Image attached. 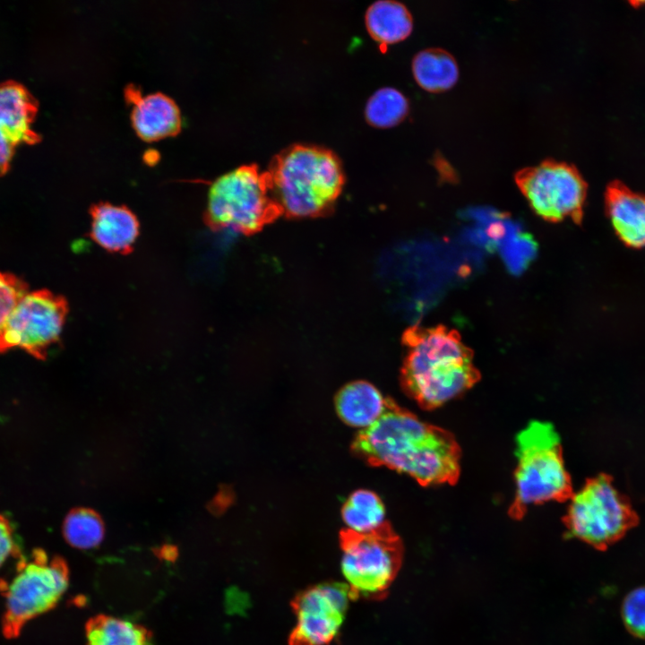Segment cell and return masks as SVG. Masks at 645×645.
<instances>
[{
    "instance_id": "9a60e30c",
    "label": "cell",
    "mask_w": 645,
    "mask_h": 645,
    "mask_svg": "<svg viewBox=\"0 0 645 645\" xmlns=\"http://www.w3.org/2000/svg\"><path fill=\"white\" fill-rule=\"evenodd\" d=\"M37 111L38 101L23 85L13 81L0 84V131L17 145L39 142L31 127Z\"/></svg>"
},
{
    "instance_id": "9c48e42d",
    "label": "cell",
    "mask_w": 645,
    "mask_h": 645,
    "mask_svg": "<svg viewBox=\"0 0 645 645\" xmlns=\"http://www.w3.org/2000/svg\"><path fill=\"white\" fill-rule=\"evenodd\" d=\"M515 182L532 211L543 219H570L581 223L587 185L573 166L546 159L518 171Z\"/></svg>"
},
{
    "instance_id": "d4e9b609",
    "label": "cell",
    "mask_w": 645,
    "mask_h": 645,
    "mask_svg": "<svg viewBox=\"0 0 645 645\" xmlns=\"http://www.w3.org/2000/svg\"><path fill=\"white\" fill-rule=\"evenodd\" d=\"M18 553L13 528L6 518L0 514V569Z\"/></svg>"
},
{
    "instance_id": "d6986e66",
    "label": "cell",
    "mask_w": 645,
    "mask_h": 645,
    "mask_svg": "<svg viewBox=\"0 0 645 645\" xmlns=\"http://www.w3.org/2000/svg\"><path fill=\"white\" fill-rule=\"evenodd\" d=\"M87 645H153L143 627L126 619L99 615L86 627Z\"/></svg>"
},
{
    "instance_id": "52a82bcc",
    "label": "cell",
    "mask_w": 645,
    "mask_h": 645,
    "mask_svg": "<svg viewBox=\"0 0 645 645\" xmlns=\"http://www.w3.org/2000/svg\"><path fill=\"white\" fill-rule=\"evenodd\" d=\"M341 570L352 599L379 600L387 594L401 564L399 537L385 522L368 533L348 529L340 534Z\"/></svg>"
},
{
    "instance_id": "3957f363",
    "label": "cell",
    "mask_w": 645,
    "mask_h": 645,
    "mask_svg": "<svg viewBox=\"0 0 645 645\" xmlns=\"http://www.w3.org/2000/svg\"><path fill=\"white\" fill-rule=\"evenodd\" d=\"M280 213L294 218L321 215L340 195L344 176L338 157L311 145H292L276 155L267 171Z\"/></svg>"
},
{
    "instance_id": "8992f818",
    "label": "cell",
    "mask_w": 645,
    "mask_h": 645,
    "mask_svg": "<svg viewBox=\"0 0 645 645\" xmlns=\"http://www.w3.org/2000/svg\"><path fill=\"white\" fill-rule=\"evenodd\" d=\"M638 523L630 500L605 473L588 479L572 494L564 516L569 534L598 550H606Z\"/></svg>"
},
{
    "instance_id": "484cf974",
    "label": "cell",
    "mask_w": 645,
    "mask_h": 645,
    "mask_svg": "<svg viewBox=\"0 0 645 645\" xmlns=\"http://www.w3.org/2000/svg\"><path fill=\"white\" fill-rule=\"evenodd\" d=\"M17 144L0 131V176L9 169Z\"/></svg>"
},
{
    "instance_id": "5b68a950",
    "label": "cell",
    "mask_w": 645,
    "mask_h": 645,
    "mask_svg": "<svg viewBox=\"0 0 645 645\" xmlns=\"http://www.w3.org/2000/svg\"><path fill=\"white\" fill-rule=\"evenodd\" d=\"M280 213L267 171L250 164L236 168L210 184L203 219L214 231L250 235Z\"/></svg>"
},
{
    "instance_id": "7402d4cb",
    "label": "cell",
    "mask_w": 645,
    "mask_h": 645,
    "mask_svg": "<svg viewBox=\"0 0 645 645\" xmlns=\"http://www.w3.org/2000/svg\"><path fill=\"white\" fill-rule=\"evenodd\" d=\"M65 540L73 547L91 549L100 544L104 526L100 518L92 511L76 509L65 518L63 527Z\"/></svg>"
},
{
    "instance_id": "ba28073f",
    "label": "cell",
    "mask_w": 645,
    "mask_h": 645,
    "mask_svg": "<svg viewBox=\"0 0 645 645\" xmlns=\"http://www.w3.org/2000/svg\"><path fill=\"white\" fill-rule=\"evenodd\" d=\"M68 582V570L61 559H50L44 552L35 551L22 560L3 588L4 633L17 635L28 622L52 609Z\"/></svg>"
},
{
    "instance_id": "2e32d148",
    "label": "cell",
    "mask_w": 645,
    "mask_h": 645,
    "mask_svg": "<svg viewBox=\"0 0 645 645\" xmlns=\"http://www.w3.org/2000/svg\"><path fill=\"white\" fill-rule=\"evenodd\" d=\"M388 399L371 383L355 381L341 388L335 407L340 419L364 430L374 424L384 412Z\"/></svg>"
},
{
    "instance_id": "44dd1931",
    "label": "cell",
    "mask_w": 645,
    "mask_h": 645,
    "mask_svg": "<svg viewBox=\"0 0 645 645\" xmlns=\"http://www.w3.org/2000/svg\"><path fill=\"white\" fill-rule=\"evenodd\" d=\"M408 112L407 98L392 87H383L374 92L365 108L366 121L380 128L398 125L406 117Z\"/></svg>"
},
{
    "instance_id": "5bb4252c",
    "label": "cell",
    "mask_w": 645,
    "mask_h": 645,
    "mask_svg": "<svg viewBox=\"0 0 645 645\" xmlns=\"http://www.w3.org/2000/svg\"><path fill=\"white\" fill-rule=\"evenodd\" d=\"M90 236L107 251L129 254L139 235L135 214L123 205L99 202L90 210Z\"/></svg>"
},
{
    "instance_id": "30bf717a",
    "label": "cell",
    "mask_w": 645,
    "mask_h": 645,
    "mask_svg": "<svg viewBox=\"0 0 645 645\" xmlns=\"http://www.w3.org/2000/svg\"><path fill=\"white\" fill-rule=\"evenodd\" d=\"M67 313L64 297L47 289L27 292L4 323L1 352L20 347L36 358L44 359L50 346L59 340Z\"/></svg>"
},
{
    "instance_id": "ac0fdd59",
    "label": "cell",
    "mask_w": 645,
    "mask_h": 645,
    "mask_svg": "<svg viewBox=\"0 0 645 645\" xmlns=\"http://www.w3.org/2000/svg\"><path fill=\"white\" fill-rule=\"evenodd\" d=\"M412 73L417 84L430 92L449 90L459 78L456 60L441 48L419 51L413 58Z\"/></svg>"
},
{
    "instance_id": "7c38bea8",
    "label": "cell",
    "mask_w": 645,
    "mask_h": 645,
    "mask_svg": "<svg viewBox=\"0 0 645 645\" xmlns=\"http://www.w3.org/2000/svg\"><path fill=\"white\" fill-rule=\"evenodd\" d=\"M125 99L133 106L132 125L144 141H155L175 135L182 125L181 114L176 103L162 92L142 95L134 85L125 89Z\"/></svg>"
},
{
    "instance_id": "ffe728a7",
    "label": "cell",
    "mask_w": 645,
    "mask_h": 645,
    "mask_svg": "<svg viewBox=\"0 0 645 645\" xmlns=\"http://www.w3.org/2000/svg\"><path fill=\"white\" fill-rule=\"evenodd\" d=\"M342 519L348 529L357 533H368L386 521L385 510L380 497L369 490H357L345 502L341 510Z\"/></svg>"
},
{
    "instance_id": "7a4b0ae2",
    "label": "cell",
    "mask_w": 645,
    "mask_h": 645,
    "mask_svg": "<svg viewBox=\"0 0 645 645\" xmlns=\"http://www.w3.org/2000/svg\"><path fill=\"white\" fill-rule=\"evenodd\" d=\"M407 348L401 382L422 408L432 409L471 388L480 378L473 352L460 333L444 325L414 326L404 333Z\"/></svg>"
},
{
    "instance_id": "277c9868",
    "label": "cell",
    "mask_w": 645,
    "mask_h": 645,
    "mask_svg": "<svg viewBox=\"0 0 645 645\" xmlns=\"http://www.w3.org/2000/svg\"><path fill=\"white\" fill-rule=\"evenodd\" d=\"M515 498L511 516L518 519L535 504L563 502L572 495L560 437L553 425L532 421L516 437Z\"/></svg>"
},
{
    "instance_id": "8fae6325",
    "label": "cell",
    "mask_w": 645,
    "mask_h": 645,
    "mask_svg": "<svg viewBox=\"0 0 645 645\" xmlns=\"http://www.w3.org/2000/svg\"><path fill=\"white\" fill-rule=\"evenodd\" d=\"M349 597L347 584L325 582L299 592L291 602L297 624L289 645H327L337 635Z\"/></svg>"
},
{
    "instance_id": "603a6c76",
    "label": "cell",
    "mask_w": 645,
    "mask_h": 645,
    "mask_svg": "<svg viewBox=\"0 0 645 645\" xmlns=\"http://www.w3.org/2000/svg\"><path fill=\"white\" fill-rule=\"evenodd\" d=\"M622 617L631 634L645 640V587L634 589L624 598Z\"/></svg>"
},
{
    "instance_id": "4fadbf2b",
    "label": "cell",
    "mask_w": 645,
    "mask_h": 645,
    "mask_svg": "<svg viewBox=\"0 0 645 645\" xmlns=\"http://www.w3.org/2000/svg\"><path fill=\"white\" fill-rule=\"evenodd\" d=\"M605 203L618 238L631 248L645 247V194L614 182L606 188Z\"/></svg>"
},
{
    "instance_id": "6da1fadb",
    "label": "cell",
    "mask_w": 645,
    "mask_h": 645,
    "mask_svg": "<svg viewBox=\"0 0 645 645\" xmlns=\"http://www.w3.org/2000/svg\"><path fill=\"white\" fill-rule=\"evenodd\" d=\"M352 451L369 464L407 474L422 486L453 484L460 474V452L452 434L390 399L380 418L359 431Z\"/></svg>"
},
{
    "instance_id": "e0dca14e",
    "label": "cell",
    "mask_w": 645,
    "mask_h": 645,
    "mask_svg": "<svg viewBox=\"0 0 645 645\" xmlns=\"http://www.w3.org/2000/svg\"><path fill=\"white\" fill-rule=\"evenodd\" d=\"M366 25L375 41L387 46L406 39L412 30L413 20L403 4L379 0L367 8Z\"/></svg>"
},
{
    "instance_id": "cb8c5ba5",
    "label": "cell",
    "mask_w": 645,
    "mask_h": 645,
    "mask_svg": "<svg viewBox=\"0 0 645 645\" xmlns=\"http://www.w3.org/2000/svg\"><path fill=\"white\" fill-rule=\"evenodd\" d=\"M27 290L28 285L22 280L11 273L0 272V341L9 314Z\"/></svg>"
}]
</instances>
